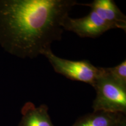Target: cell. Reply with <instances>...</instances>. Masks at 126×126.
<instances>
[{
  "label": "cell",
  "mask_w": 126,
  "mask_h": 126,
  "mask_svg": "<svg viewBox=\"0 0 126 126\" xmlns=\"http://www.w3.org/2000/svg\"><path fill=\"white\" fill-rule=\"evenodd\" d=\"M64 31H70L81 37L96 38L106 32L116 29L112 23L100 17L94 11L80 18H72L68 16L62 23Z\"/></svg>",
  "instance_id": "4"
},
{
  "label": "cell",
  "mask_w": 126,
  "mask_h": 126,
  "mask_svg": "<svg viewBox=\"0 0 126 126\" xmlns=\"http://www.w3.org/2000/svg\"><path fill=\"white\" fill-rule=\"evenodd\" d=\"M96 97L93 102L94 111L126 114V87L119 84L106 74L103 67L102 75L94 86Z\"/></svg>",
  "instance_id": "2"
},
{
  "label": "cell",
  "mask_w": 126,
  "mask_h": 126,
  "mask_svg": "<svg viewBox=\"0 0 126 126\" xmlns=\"http://www.w3.org/2000/svg\"><path fill=\"white\" fill-rule=\"evenodd\" d=\"M41 55L46 57L57 73L92 86L103 72V67H96L86 60L72 61L59 57L53 53L51 47L42 51Z\"/></svg>",
  "instance_id": "3"
},
{
  "label": "cell",
  "mask_w": 126,
  "mask_h": 126,
  "mask_svg": "<svg viewBox=\"0 0 126 126\" xmlns=\"http://www.w3.org/2000/svg\"><path fill=\"white\" fill-rule=\"evenodd\" d=\"M75 0H0V45L32 59L62 38V23Z\"/></svg>",
  "instance_id": "1"
},
{
  "label": "cell",
  "mask_w": 126,
  "mask_h": 126,
  "mask_svg": "<svg viewBox=\"0 0 126 126\" xmlns=\"http://www.w3.org/2000/svg\"><path fill=\"white\" fill-rule=\"evenodd\" d=\"M90 7L99 16L116 28L126 31V16L112 0H94L89 4H80Z\"/></svg>",
  "instance_id": "5"
},
{
  "label": "cell",
  "mask_w": 126,
  "mask_h": 126,
  "mask_svg": "<svg viewBox=\"0 0 126 126\" xmlns=\"http://www.w3.org/2000/svg\"><path fill=\"white\" fill-rule=\"evenodd\" d=\"M117 126H126V116H124L120 120Z\"/></svg>",
  "instance_id": "9"
},
{
  "label": "cell",
  "mask_w": 126,
  "mask_h": 126,
  "mask_svg": "<svg viewBox=\"0 0 126 126\" xmlns=\"http://www.w3.org/2000/svg\"><path fill=\"white\" fill-rule=\"evenodd\" d=\"M46 105L36 106L28 102L21 109L22 118L18 126H54L51 122Z\"/></svg>",
  "instance_id": "6"
},
{
  "label": "cell",
  "mask_w": 126,
  "mask_h": 126,
  "mask_svg": "<svg viewBox=\"0 0 126 126\" xmlns=\"http://www.w3.org/2000/svg\"><path fill=\"white\" fill-rule=\"evenodd\" d=\"M106 74L114 81L126 87V60L113 67L104 68Z\"/></svg>",
  "instance_id": "8"
},
{
  "label": "cell",
  "mask_w": 126,
  "mask_h": 126,
  "mask_svg": "<svg viewBox=\"0 0 126 126\" xmlns=\"http://www.w3.org/2000/svg\"><path fill=\"white\" fill-rule=\"evenodd\" d=\"M124 116L120 113L94 111L78 118L72 126H117Z\"/></svg>",
  "instance_id": "7"
}]
</instances>
